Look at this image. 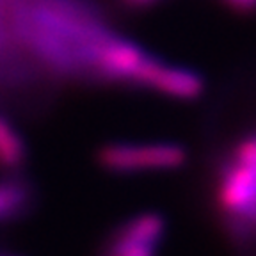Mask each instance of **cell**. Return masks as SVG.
<instances>
[{"mask_svg": "<svg viewBox=\"0 0 256 256\" xmlns=\"http://www.w3.org/2000/svg\"><path fill=\"white\" fill-rule=\"evenodd\" d=\"M28 142L9 114L0 110V174L27 172Z\"/></svg>", "mask_w": 256, "mask_h": 256, "instance_id": "52a82bcc", "label": "cell"}, {"mask_svg": "<svg viewBox=\"0 0 256 256\" xmlns=\"http://www.w3.org/2000/svg\"><path fill=\"white\" fill-rule=\"evenodd\" d=\"M40 203V190L27 172L0 174V228L28 219Z\"/></svg>", "mask_w": 256, "mask_h": 256, "instance_id": "8992f818", "label": "cell"}, {"mask_svg": "<svg viewBox=\"0 0 256 256\" xmlns=\"http://www.w3.org/2000/svg\"><path fill=\"white\" fill-rule=\"evenodd\" d=\"M164 0H114V4L118 8L124 9L130 12H144L150 9H155L158 4H162Z\"/></svg>", "mask_w": 256, "mask_h": 256, "instance_id": "ba28073f", "label": "cell"}, {"mask_svg": "<svg viewBox=\"0 0 256 256\" xmlns=\"http://www.w3.org/2000/svg\"><path fill=\"white\" fill-rule=\"evenodd\" d=\"M46 82L12 38L8 22V0H0V102L30 98Z\"/></svg>", "mask_w": 256, "mask_h": 256, "instance_id": "5b68a950", "label": "cell"}, {"mask_svg": "<svg viewBox=\"0 0 256 256\" xmlns=\"http://www.w3.org/2000/svg\"><path fill=\"white\" fill-rule=\"evenodd\" d=\"M236 14H256V0H219Z\"/></svg>", "mask_w": 256, "mask_h": 256, "instance_id": "9c48e42d", "label": "cell"}, {"mask_svg": "<svg viewBox=\"0 0 256 256\" xmlns=\"http://www.w3.org/2000/svg\"><path fill=\"white\" fill-rule=\"evenodd\" d=\"M0 256H18V254H14V252L8 251V249H4V248H0Z\"/></svg>", "mask_w": 256, "mask_h": 256, "instance_id": "30bf717a", "label": "cell"}, {"mask_svg": "<svg viewBox=\"0 0 256 256\" xmlns=\"http://www.w3.org/2000/svg\"><path fill=\"white\" fill-rule=\"evenodd\" d=\"M168 220L156 210H144L118 220L102 235L92 256H160Z\"/></svg>", "mask_w": 256, "mask_h": 256, "instance_id": "277c9868", "label": "cell"}, {"mask_svg": "<svg viewBox=\"0 0 256 256\" xmlns=\"http://www.w3.org/2000/svg\"><path fill=\"white\" fill-rule=\"evenodd\" d=\"M96 158L104 171L132 176L180 169L187 164L188 153L176 142H108Z\"/></svg>", "mask_w": 256, "mask_h": 256, "instance_id": "3957f363", "label": "cell"}, {"mask_svg": "<svg viewBox=\"0 0 256 256\" xmlns=\"http://www.w3.org/2000/svg\"><path fill=\"white\" fill-rule=\"evenodd\" d=\"M210 201L232 248L240 256H256V126L238 134L216 156Z\"/></svg>", "mask_w": 256, "mask_h": 256, "instance_id": "7a4b0ae2", "label": "cell"}, {"mask_svg": "<svg viewBox=\"0 0 256 256\" xmlns=\"http://www.w3.org/2000/svg\"><path fill=\"white\" fill-rule=\"evenodd\" d=\"M8 22L48 82L100 86L104 57L120 34L96 0H8Z\"/></svg>", "mask_w": 256, "mask_h": 256, "instance_id": "6da1fadb", "label": "cell"}]
</instances>
